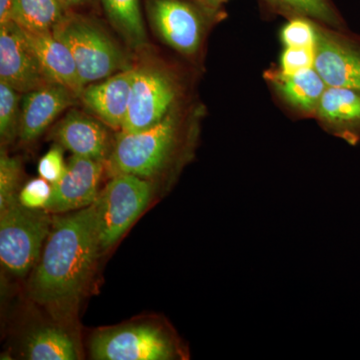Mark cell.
Wrapping results in <instances>:
<instances>
[{
  "mask_svg": "<svg viewBox=\"0 0 360 360\" xmlns=\"http://www.w3.org/2000/svg\"><path fill=\"white\" fill-rule=\"evenodd\" d=\"M314 49L307 47H285L281 54V70L284 73L314 68Z\"/></svg>",
  "mask_w": 360,
  "mask_h": 360,
  "instance_id": "cell-27",
  "label": "cell"
},
{
  "mask_svg": "<svg viewBox=\"0 0 360 360\" xmlns=\"http://www.w3.org/2000/svg\"><path fill=\"white\" fill-rule=\"evenodd\" d=\"M281 37L285 47L314 49L316 42L315 22L304 18H292L284 25Z\"/></svg>",
  "mask_w": 360,
  "mask_h": 360,
  "instance_id": "cell-24",
  "label": "cell"
},
{
  "mask_svg": "<svg viewBox=\"0 0 360 360\" xmlns=\"http://www.w3.org/2000/svg\"><path fill=\"white\" fill-rule=\"evenodd\" d=\"M182 85L176 73L162 61L146 58L134 65V80L123 132H139L160 122L182 105Z\"/></svg>",
  "mask_w": 360,
  "mask_h": 360,
  "instance_id": "cell-4",
  "label": "cell"
},
{
  "mask_svg": "<svg viewBox=\"0 0 360 360\" xmlns=\"http://www.w3.org/2000/svg\"><path fill=\"white\" fill-rule=\"evenodd\" d=\"M104 13L115 32L135 51H146L148 40L141 0H101Z\"/></svg>",
  "mask_w": 360,
  "mask_h": 360,
  "instance_id": "cell-18",
  "label": "cell"
},
{
  "mask_svg": "<svg viewBox=\"0 0 360 360\" xmlns=\"http://www.w3.org/2000/svg\"><path fill=\"white\" fill-rule=\"evenodd\" d=\"M226 1H229V0H203L205 4L212 7V9H215V11H221L222 4ZM265 1L267 2L269 0H265Z\"/></svg>",
  "mask_w": 360,
  "mask_h": 360,
  "instance_id": "cell-30",
  "label": "cell"
},
{
  "mask_svg": "<svg viewBox=\"0 0 360 360\" xmlns=\"http://www.w3.org/2000/svg\"><path fill=\"white\" fill-rule=\"evenodd\" d=\"M52 196V184L39 177L26 182L18 193V201L30 210H44Z\"/></svg>",
  "mask_w": 360,
  "mask_h": 360,
  "instance_id": "cell-25",
  "label": "cell"
},
{
  "mask_svg": "<svg viewBox=\"0 0 360 360\" xmlns=\"http://www.w3.org/2000/svg\"><path fill=\"white\" fill-rule=\"evenodd\" d=\"M314 68L328 86L360 90V37L315 22Z\"/></svg>",
  "mask_w": 360,
  "mask_h": 360,
  "instance_id": "cell-9",
  "label": "cell"
},
{
  "mask_svg": "<svg viewBox=\"0 0 360 360\" xmlns=\"http://www.w3.org/2000/svg\"><path fill=\"white\" fill-rule=\"evenodd\" d=\"M63 149L65 148L58 143H54L51 149L40 158L39 167H37L39 176L51 182V184L58 182L65 172L66 163L63 158Z\"/></svg>",
  "mask_w": 360,
  "mask_h": 360,
  "instance_id": "cell-26",
  "label": "cell"
},
{
  "mask_svg": "<svg viewBox=\"0 0 360 360\" xmlns=\"http://www.w3.org/2000/svg\"><path fill=\"white\" fill-rule=\"evenodd\" d=\"M78 101L71 90L53 82L23 94L18 139L23 143L37 141L61 113Z\"/></svg>",
  "mask_w": 360,
  "mask_h": 360,
  "instance_id": "cell-13",
  "label": "cell"
},
{
  "mask_svg": "<svg viewBox=\"0 0 360 360\" xmlns=\"http://www.w3.org/2000/svg\"><path fill=\"white\" fill-rule=\"evenodd\" d=\"M45 75L53 84L63 85L79 98L84 86L77 63L68 45L56 39L52 32H34L23 30Z\"/></svg>",
  "mask_w": 360,
  "mask_h": 360,
  "instance_id": "cell-16",
  "label": "cell"
},
{
  "mask_svg": "<svg viewBox=\"0 0 360 360\" xmlns=\"http://www.w3.org/2000/svg\"><path fill=\"white\" fill-rule=\"evenodd\" d=\"M23 354L32 360L79 359L75 340L58 326H42L32 331L25 338Z\"/></svg>",
  "mask_w": 360,
  "mask_h": 360,
  "instance_id": "cell-20",
  "label": "cell"
},
{
  "mask_svg": "<svg viewBox=\"0 0 360 360\" xmlns=\"http://www.w3.org/2000/svg\"><path fill=\"white\" fill-rule=\"evenodd\" d=\"M11 0H0V23L11 20Z\"/></svg>",
  "mask_w": 360,
  "mask_h": 360,
  "instance_id": "cell-29",
  "label": "cell"
},
{
  "mask_svg": "<svg viewBox=\"0 0 360 360\" xmlns=\"http://www.w3.org/2000/svg\"><path fill=\"white\" fill-rule=\"evenodd\" d=\"M105 162L72 155L66 163L61 179L52 184L51 200L45 210L66 213L94 205L98 196V186Z\"/></svg>",
  "mask_w": 360,
  "mask_h": 360,
  "instance_id": "cell-11",
  "label": "cell"
},
{
  "mask_svg": "<svg viewBox=\"0 0 360 360\" xmlns=\"http://www.w3.org/2000/svg\"><path fill=\"white\" fill-rule=\"evenodd\" d=\"M108 129L96 116L71 110L53 127L51 137L72 155L106 163L115 143Z\"/></svg>",
  "mask_w": 360,
  "mask_h": 360,
  "instance_id": "cell-12",
  "label": "cell"
},
{
  "mask_svg": "<svg viewBox=\"0 0 360 360\" xmlns=\"http://www.w3.org/2000/svg\"><path fill=\"white\" fill-rule=\"evenodd\" d=\"M134 66L84 87L79 101L110 129L122 130L129 113Z\"/></svg>",
  "mask_w": 360,
  "mask_h": 360,
  "instance_id": "cell-14",
  "label": "cell"
},
{
  "mask_svg": "<svg viewBox=\"0 0 360 360\" xmlns=\"http://www.w3.org/2000/svg\"><path fill=\"white\" fill-rule=\"evenodd\" d=\"M267 2L291 18H304L335 30H345V21L329 0H269Z\"/></svg>",
  "mask_w": 360,
  "mask_h": 360,
  "instance_id": "cell-21",
  "label": "cell"
},
{
  "mask_svg": "<svg viewBox=\"0 0 360 360\" xmlns=\"http://www.w3.org/2000/svg\"><path fill=\"white\" fill-rule=\"evenodd\" d=\"M101 252L94 203L54 217L30 277V297L59 319H68L84 295Z\"/></svg>",
  "mask_w": 360,
  "mask_h": 360,
  "instance_id": "cell-1",
  "label": "cell"
},
{
  "mask_svg": "<svg viewBox=\"0 0 360 360\" xmlns=\"http://www.w3.org/2000/svg\"><path fill=\"white\" fill-rule=\"evenodd\" d=\"M146 11L155 35L188 58L200 53L212 26L224 18L203 0H146Z\"/></svg>",
  "mask_w": 360,
  "mask_h": 360,
  "instance_id": "cell-5",
  "label": "cell"
},
{
  "mask_svg": "<svg viewBox=\"0 0 360 360\" xmlns=\"http://www.w3.org/2000/svg\"><path fill=\"white\" fill-rule=\"evenodd\" d=\"M200 112L184 105L160 122L139 132L118 131L105 168L110 177L131 174L141 179L158 176L175 161L191 155L196 141Z\"/></svg>",
  "mask_w": 360,
  "mask_h": 360,
  "instance_id": "cell-2",
  "label": "cell"
},
{
  "mask_svg": "<svg viewBox=\"0 0 360 360\" xmlns=\"http://www.w3.org/2000/svg\"><path fill=\"white\" fill-rule=\"evenodd\" d=\"M52 33L70 49L84 87L134 65L129 54L96 18L71 11Z\"/></svg>",
  "mask_w": 360,
  "mask_h": 360,
  "instance_id": "cell-3",
  "label": "cell"
},
{
  "mask_svg": "<svg viewBox=\"0 0 360 360\" xmlns=\"http://www.w3.org/2000/svg\"><path fill=\"white\" fill-rule=\"evenodd\" d=\"M267 79L286 105L302 115H314L328 85L314 68L284 73L269 71Z\"/></svg>",
  "mask_w": 360,
  "mask_h": 360,
  "instance_id": "cell-17",
  "label": "cell"
},
{
  "mask_svg": "<svg viewBox=\"0 0 360 360\" xmlns=\"http://www.w3.org/2000/svg\"><path fill=\"white\" fill-rule=\"evenodd\" d=\"M70 13L61 0H11V20L27 32H52Z\"/></svg>",
  "mask_w": 360,
  "mask_h": 360,
  "instance_id": "cell-19",
  "label": "cell"
},
{
  "mask_svg": "<svg viewBox=\"0 0 360 360\" xmlns=\"http://www.w3.org/2000/svg\"><path fill=\"white\" fill-rule=\"evenodd\" d=\"M20 179V160L7 155L2 148L0 153V210L18 198Z\"/></svg>",
  "mask_w": 360,
  "mask_h": 360,
  "instance_id": "cell-23",
  "label": "cell"
},
{
  "mask_svg": "<svg viewBox=\"0 0 360 360\" xmlns=\"http://www.w3.org/2000/svg\"><path fill=\"white\" fill-rule=\"evenodd\" d=\"M22 94L0 82V139L2 146L11 143L20 132Z\"/></svg>",
  "mask_w": 360,
  "mask_h": 360,
  "instance_id": "cell-22",
  "label": "cell"
},
{
  "mask_svg": "<svg viewBox=\"0 0 360 360\" xmlns=\"http://www.w3.org/2000/svg\"><path fill=\"white\" fill-rule=\"evenodd\" d=\"M61 1L71 11H77V13H79L78 11L80 9L89 8L96 6V0H61Z\"/></svg>",
  "mask_w": 360,
  "mask_h": 360,
  "instance_id": "cell-28",
  "label": "cell"
},
{
  "mask_svg": "<svg viewBox=\"0 0 360 360\" xmlns=\"http://www.w3.org/2000/svg\"><path fill=\"white\" fill-rule=\"evenodd\" d=\"M0 82L22 94L51 82L22 28L13 21L0 23Z\"/></svg>",
  "mask_w": 360,
  "mask_h": 360,
  "instance_id": "cell-10",
  "label": "cell"
},
{
  "mask_svg": "<svg viewBox=\"0 0 360 360\" xmlns=\"http://www.w3.org/2000/svg\"><path fill=\"white\" fill-rule=\"evenodd\" d=\"M89 350L97 360H169L186 355L174 336L151 324L101 331L90 341Z\"/></svg>",
  "mask_w": 360,
  "mask_h": 360,
  "instance_id": "cell-8",
  "label": "cell"
},
{
  "mask_svg": "<svg viewBox=\"0 0 360 360\" xmlns=\"http://www.w3.org/2000/svg\"><path fill=\"white\" fill-rule=\"evenodd\" d=\"M315 117L329 134L355 146L360 142V90L328 86Z\"/></svg>",
  "mask_w": 360,
  "mask_h": 360,
  "instance_id": "cell-15",
  "label": "cell"
},
{
  "mask_svg": "<svg viewBox=\"0 0 360 360\" xmlns=\"http://www.w3.org/2000/svg\"><path fill=\"white\" fill-rule=\"evenodd\" d=\"M153 187L148 179L131 174L111 177L99 191L96 205L101 252L115 245L148 207Z\"/></svg>",
  "mask_w": 360,
  "mask_h": 360,
  "instance_id": "cell-7",
  "label": "cell"
},
{
  "mask_svg": "<svg viewBox=\"0 0 360 360\" xmlns=\"http://www.w3.org/2000/svg\"><path fill=\"white\" fill-rule=\"evenodd\" d=\"M53 217L44 210H30L18 198L0 210V259L6 271L23 277L35 267Z\"/></svg>",
  "mask_w": 360,
  "mask_h": 360,
  "instance_id": "cell-6",
  "label": "cell"
}]
</instances>
